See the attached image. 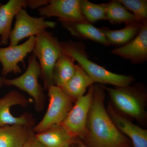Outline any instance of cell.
<instances>
[{
  "label": "cell",
  "instance_id": "18",
  "mask_svg": "<svg viewBox=\"0 0 147 147\" xmlns=\"http://www.w3.org/2000/svg\"><path fill=\"white\" fill-rule=\"evenodd\" d=\"M32 131L20 125L0 127V147H23Z\"/></svg>",
  "mask_w": 147,
  "mask_h": 147
},
{
  "label": "cell",
  "instance_id": "4",
  "mask_svg": "<svg viewBox=\"0 0 147 147\" xmlns=\"http://www.w3.org/2000/svg\"><path fill=\"white\" fill-rule=\"evenodd\" d=\"M41 69L37 59L34 54L29 56L28 66L23 74L13 79L2 78L3 84L13 86L26 92L34 100L36 110L42 111L45 105V95L38 82Z\"/></svg>",
  "mask_w": 147,
  "mask_h": 147
},
{
  "label": "cell",
  "instance_id": "20",
  "mask_svg": "<svg viewBox=\"0 0 147 147\" xmlns=\"http://www.w3.org/2000/svg\"><path fill=\"white\" fill-rule=\"evenodd\" d=\"M74 61L73 58L64 51L59 56L53 69V81L55 86L60 88L73 76L76 69Z\"/></svg>",
  "mask_w": 147,
  "mask_h": 147
},
{
  "label": "cell",
  "instance_id": "1",
  "mask_svg": "<svg viewBox=\"0 0 147 147\" xmlns=\"http://www.w3.org/2000/svg\"><path fill=\"white\" fill-rule=\"evenodd\" d=\"M105 90L94 85L92 105L87 121V131L82 141L88 147H130L128 139L116 127L104 105Z\"/></svg>",
  "mask_w": 147,
  "mask_h": 147
},
{
  "label": "cell",
  "instance_id": "19",
  "mask_svg": "<svg viewBox=\"0 0 147 147\" xmlns=\"http://www.w3.org/2000/svg\"><path fill=\"white\" fill-rule=\"evenodd\" d=\"M143 24L127 25L123 28L118 30H110L107 28L99 29L105 36L109 45H123L137 36Z\"/></svg>",
  "mask_w": 147,
  "mask_h": 147
},
{
  "label": "cell",
  "instance_id": "6",
  "mask_svg": "<svg viewBox=\"0 0 147 147\" xmlns=\"http://www.w3.org/2000/svg\"><path fill=\"white\" fill-rule=\"evenodd\" d=\"M49 97L48 108L41 120L32 127L35 134L63 123L73 107V100L60 87L54 85L47 90Z\"/></svg>",
  "mask_w": 147,
  "mask_h": 147
},
{
  "label": "cell",
  "instance_id": "13",
  "mask_svg": "<svg viewBox=\"0 0 147 147\" xmlns=\"http://www.w3.org/2000/svg\"><path fill=\"white\" fill-rule=\"evenodd\" d=\"M107 111L116 127L129 137L133 147H147V130L133 123L116 112L109 103Z\"/></svg>",
  "mask_w": 147,
  "mask_h": 147
},
{
  "label": "cell",
  "instance_id": "12",
  "mask_svg": "<svg viewBox=\"0 0 147 147\" xmlns=\"http://www.w3.org/2000/svg\"><path fill=\"white\" fill-rule=\"evenodd\" d=\"M114 55L129 60L133 64L147 60V22L144 23L137 36L121 47L112 50Z\"/></svg>",
  "mask_w": 147,
  "mask_h": 147
},
{
  "label": "cell",
  "instance_id": "21",
  "mask_svg": "<svg viewBox=\"0 0 147 147\" xmlns=\"http://www.w3.org/2000/svg\"><path fill=\"white\" fill-rule=\"evenodd\" d=\"M106 20L113 24L125 23L127 25L144 23L125 8L118 0L106 4Z\"/></svg>",
  "mask_w": 147,
  "mask_h": 147
},
{
  "label": "cell",
  "instance_id": "25",
  "mask_svg": "<svg viewBox=\"0 0 147 147\" xmlns=\"http://www.w3.org/2000/svg\"><path fill=\"white\" fill-rule=\"evenodd\" d=\"M28 1V7L32 9L40 8L43 6L47 5L50 1L46 0H27Z\"/></svg>",
  "mask_w": 147,
  "mask_h": 147
},
{
  "label": "cell",
  "instance_id": "22",
  "mask_svg": "<svg viewBox=\"0 0 147 147\" xmlns=\"http://www.w3.org/2000/svg\"><path fill=\"white\" fill-rule=\"evenodd\" d=\"M80 8L82 14L90 24L106 20V4H96L88 0H80Z\"/></svg>",
  "mask_w": 147,
  "mask_h": 147
},
{
  "label": "cell",
  "instance_id": "23",
  "mask_svg": "<svg viewBox=\"0 0 147 147\" xmlns=\"http://www.w3.org/2000/svg\"><path fill=\"white\" fill-rule=\"evenodd\" d=\"M127 10L130 11L140 21L147 22V0H118Z\"/></svg>",
  "mask_w": 147,
  "mask_h": 147
},
{
  "label": "cell",
  "instance_id": "28",
  "mask_svg": "<svg viewBox=\"0 0 147 147\" xmlns=\"http://www.w3.org/2000/svg\"><path fill=\"white\" fill-rule=\"evenodd\" d=\"M1 4H0V6H1Z\"/></svg>",
  "mask_w": 147,
  "mask_h": 147
},
{
  "label": "cell",
  "instance_id": "26",
  "mask_svg": "<svg viewBox=\"0 0 147 147\" xmlns=\"http://www.w3.org/2000/svg\"><path fill=\"white\" fill-rule=\"evenodd\" d=\"M76 144L77 145V147H88L82 142V140L79 139L76 142Z\"/></svg>",
  "mask_w": 147,
  "mask_h": 147
},
{
  "label": "cell",
  "instance_id": "8",
  "mask_svg": "<svg viewBox=\"0 0 147 147\" xmlns=\"http://www.w3.org/2000/svg\"><path fill=\"white\" fill-rule=\"evenodd\" d=\"M94 85L87 94L76 101L62 125L74 137L83 139L87 131V121L92 105Z\"/></svg>",
  "mask_w": 147,
  "mask_h": 147
},
{
  "label": "cell",
  "instance_id": "11",
  "mask_svg": "<svg viewBox=\"0 0 147 147\" xmlns=\"http://www.w3.org/2000/svg\"><path fill=\"white\" fill-rule=\"evenodd\" d=\"M38 13L45 17H57L69 22L88 23L80 8V0H50L45 6L40 7Z\"/></svg>",
  "mask_w": 147,
  "mask_h": 147
},
{
  "label": "cell",
  "instance_id": "10",
  "mask_svg": "<svg viewBox=\"0 0 147 147\" xmlns=\"http://www.w3.org/2000/svg\"><path fill=\"white\" fill-rule=\"evenodd\" d=\"M36 39V36H32L20 45L0 47V62L2 65L3 76H6L11 72L15 74L21 73V69L18 64L21 62L25 68L24 59L28 54L33 51Z\"/></svg>",
  "mask_w": 147,
  "mask_h": 147
},
{
  "label": "cell",
  "instance_id": "2",
  "mask_svg": "<svg viewBox=\"0 0 147 147\" xmlns=\"http://www.w3.org/2000/svg\"><path fill=\"white\" fill-rule=\"evenodd\" d=\"M64 52L76 61L94 83L110 84L116 87H126L134 81L130 75L113 73L90 60L82 42H61Z\"/></svg>",
  "mask_w": 147,
  "mask_h": 147
},
{
  "label": "cell",
  "instance_id": "15",
  "mask_svg": "<svg viewBox=\"0 0 147 147\" xmlns=\"http://www.w3.org/2000/svg\"><path fill=\"white\" fill-rule=\"evenodd\" d=\"M27 7V0H10L0 6V45L8 44L13 18L19 10Z\"/></svg>",
  "mask_w": 147,
  "mask_h": 147
},
{
  "label": "cell",
  "instance_id": "27",
  "mask_svg": "<svg viewBox=\"0 0 147 147\" xmlns=\"http://www.w3.org/2000/svg\"><path fill=\"white\" fill-rule=\"evenodd\" d=\"M3 83H2V78L0 76V87L3 86Z\"/></svg>",
  "mask_w": 147,
  "mask_h": 147
},
{
  "label": "cell",
  "instance_id": "16",
  "mask_svg": "<svg viewBox=\"0 0 147 147\" xmlns=\"http://www.w3.org/2000/svg\"><path fill=\"white\" fill-rule=\"evenodd\" d=\"M94 83L86 71L77 64L73 76L60 88L73 101H76L83 96L87 89Z\"/></svg>",
  "mask_w": 147,
  "mask_h": 147
},
{
  "label": "cell",
  "instance_id": "7",
  "mask_svg": "<svg viewBox=\"0 0 147 147\" xmlns=\"http://www.w3.org/2000/svg\"><path fill=\"white\" fill-rule=\"evenodd\" d=\"M45 18L30 16L25 9L19 10L15 16V25L9 35V46L17 45L26 38L36 36L47 28H55L57 23L46 21Z\"/></svg>",
  "mask_w": 147,
  "mask_h": 147
},
{
  "label": "cell",
  "instance_id": "5",
  "mask_svg": "<svg viewBox=\"0 0 147 147\" xmlns=\"http://www.w3.org/2000/svg\"><path fill=\"white\" fill-rule=\"evenodd\" d=\"M103 88L108 92L114 105L120 112L139 121L145 119V97L140 90L129 86L113 88Z\"/></svg>",
  "mask_w": 147,
  "mask_h": 147
},
{
  "label": "cell",
  "instance_id": "3",
  "mask_svg": "<svg viewBox=\"0 0 147 147\" xmlns=\"http://www.w3.org/2000/svg\"><path fill=\"white\" fill-rule=\"evenodd\" d=\"M33 53L39 62L41 69L40 77L43 89L47 90L54 86L53 69L56 62L64 50L61 42L52 33L45 30L36 36Z\"/></svg>",
  "mask_w": 147,
  "mask_h": 147
},
{
  "label": "cell",
  "instance_id": "17",
  "mask_svg": "<svg viewBox=\"0 0 147 147\" xmlns=\"http://www.w3.org/2000/svg\"><path fill=\"white\" fill-rule=\"evenodd\" d=\"M62 26L73 36L80 38H86L108 46L109 43L99 28L89 23L69 22L59 20Z\"/></svg>",
  "mask_w": 147,
  "mask_h": 147
},
{
  "label": "cell",
  "instance_id": "9",
  "mask_svg": "<svg viewBox=\"0 0 147 147\" xmlns=\"http://www.w3.org/2000/svg\"><path fill=\"white\" fill-rule=\"evenodd\" d=\"M29 103L28 98L17 91L9 92L0 98V127L20 125L32 128L34 121L30 115L26 113L16 117L13 115L10 111L11 108L13 106L26 107Z\"/></svg>",
  "mask_w": 147,
  "mask_h": 147
},
{
  "label": "cell",
  "instance_id": "24",
  "mask_svg": "<svg viewBox=\"0 0 147 147\" xmlns=\"http://www.w3.org/2000/svg\"><path fill=\"white\" fill-rule=\"evenodd\" d=\"M23 147H46L39 142L35 137V133L32 131Z\"/></svg>",
  "mask_w": 147,
  "mask_h": 147
},
{
  "label": "cell",
  "instance_id": "14",
  "mask_svg": "<svg viewBox=\"0 0 147 147\" xmlns=\"http://www.w3.org/2000/svg\"><path fill=\"white\" fill-rule=\"evenodd\" d=\"M35 137L46 147H71L79 139L62 124L55 125L43 132L35 134Z\"/></svg>",
  "mask_w": 147,
  "mask_h": 147
}]
</instances>
